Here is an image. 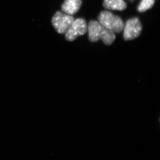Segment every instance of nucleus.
Masks as SVG:
<instances>
[{
	"label": "nucleus",
	"mask_w": 160,
	"mask_h": 160,
	"mask_svg": "<svg viewBox=\"0 0 160 160\" xmlns=\"http://www.w3.org/2000/svg\"><path fill=\"white\" fill-rule=\"evenodd\" d=\"M156 0H142L137 8L139 12H144L152 8Z\"/></svg>",
	"instance_id": "nucleus-8"
},
{
	"label": "nucleus",
	"mask_w": 160,
	"mask_h": 160,
	"mask_svg": "<svg viewBox=\"0 0 160 160\" xmlns=\"http://www.w3.org/2000/svg\"><path fill=\"white\" fill-rule=\"evenodd\" d=\"M74 20L71 15L57 12L52 18V23L57 32L65 34Z\"/></svg>",
	"instance_id": "nucleus-3"
},
{
	"label": "nucleus",
	"mask_w": 160,
	"mask_h": 160,
	"mask_svg": "<svg viewBox=\"0 0 160 160\" xmlns=\"http://www.w3.org/2000/svg\"><path fill=\"white\" fill-rule=\"evenodd\" d=\"M88 38L90 41L96 42L102 40L107 45L112 44L116 39L114 33L102 26L99 22L91 20L88 25Z\"/></svg>",
	"instance_id": "nucleus-1"
},
{
	"label": "nucleus",
	"mask_w": 160,
	"mask_h": 160,
	"mask_svg": "<svg viewBox=\"0 0 160 160\" xmlns=\"http://www.w3.org/2000/svg\"><path fill=\"white\" fill-rule=\"evenodd\" d=\"M98 19L99 23L114 33L121 32L124 29V23L121 18L108 11L100 12Z\"/></svg>",
	"instance_id": "nucleus-2"
},
{
	"label": "nucleus",
	"mask_w": 160,
	"mask_h": 160,
	"mask_svg": "<svg viewBox=\"0 0 160 160\" xmlns=\"http://www.w3.org/2000/svg\"><path fill=\"white\" fill-rule=\"evenodd\" d=\"M81 4V0H65L62 5V11L66 14L72 15L79 11Z\"/></svg>",
	"instance_id": "nucleus-6"
},
{
	"label": "nucleus",
	"mask_w": 160,
	"mask_h": 160,
	"mask_svg": "<svg viewBox=\"0 0 160 160\" xmlns=\"http://www.w3.org/2000/svg\"><path fill=\"white\" fill-rule=\"evenodd\" d=\"M88 30L85 20L83 18L74 20L71 26L65 33V38L68 41H73L78 37L84 35Z\"/></svg>",
	"instance_id": "nucleus-4"
},
{
	"label": "nucleus",
	"mask_w": 160,
	"mask_h": 160,
	"mask_svg": "<svg viewBox=\"0 0 160 160\" xmlns=\"http://www.w3.org/2000/svg\"><path fill=\"white\" fill-rule=\"evenodd\" d=\"M123 37L125 41L132 40L138 37L142 31V24L138 18L128 20L124 25Z\"/></svg>",
	"instance_id": "nucleus-5"
},
{
	"label": "nucleus",
	"mask_w": 160,
	"mask_h": 160,
	"mask_svg": "<svg viewBox=\"0 0 160 160\" xmlns=\"http://www.w3.org/2000/svg\"><path fill=\"white\" fill-rule=\"evenodd\" d=\"M103 6L106 9L116 11H123L127 7L124 0H104Z\"/></svg>",
	"instance_id": "nucleus-7"
}]
</instances>
